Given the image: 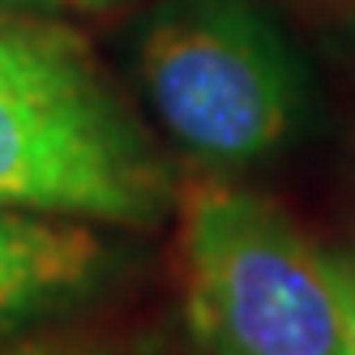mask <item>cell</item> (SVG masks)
I'll list each match as a JSON object with an SVG mask.
<instances>
[{"instance_id":"1","label":"cell","mask_w":355,"mask_h":355,"mask_svg":"<svg viewBox=\"0 0 355 355\" xmlns=\"http://www.w3.org/2000/svg\"><path fill=\"white\" fill-rule=\"evenodd\" d=\"M175 197L167 159L78 35L0 13V206L146 227Z\"/></svg>"},{"instance_id":"2","label":"cell","mask_w":355,"mask_h":355,"mask_svg":"<svg viewBox=\"0 0 355 355\" xmlns=\"http://www.w3.org/2000/svg\"><path fill=\"white\" fill-rule=\"evenodd\" d=\"M184 313L206 355H355L329 252L261 193L210 175L180 206Z\"/></svg>"},{"instance_id":"3","label":"cell","mask_w":355,"mask_h":355,"mask_svg":"<svg viewBox=\"0 0 355 355\" xmlns=\"http://www.w3.org/2000/svg\"><path fill=\"white\" fill-rule=\"evenodd\" d=\"M133 60L159 124L210 171L278 155L300 124L295 52L257 0H159Z\"/></svg>"},{"instance_id":"4","label":"cell","mask_w":355,"mask_h":355,"mask_svg":"<svg viewBox=\"0 0 355 355\" xmlns=\"http://www.w3.org/2000/svg\"><path fill=\"white\" fill-rule=\"evenodd\" d=\"M107 266L112 248L94 223L0 206V338L90 295Z\"/></svg>"},{"instance_id":"5","label":"cell","mask_w":355,"mask_h":355,"mask_svg":"<svg viewBox=\"0 0 355 355\" xmlns=\"http://www.w3.org/2000/svg\"><path fill=\"white\" fill-rule=\"evenodd\" d=\"M0 355H112V347L94 338H21V343H5Z\"/></svg>"},{"instance_id":"6","label":"cell","mask_w":355,"mask_h":355,"mask_svg":"<svg viewBox=\"0 0 355 355\" xmlns=\"http://www.w3.org/2000/svg\"><path fill=\"white\" fill-rule=\"evenodd\" d=\"M329 252V266H334V278H338V291H343V304H347V321H351V351H355V240L338 244V248H325Z\"/></svg>"},{"instance_id":"7","label":"cell","mask_w":355,"mask_h":355,"mask_svg":"<svg viewBox=\"0 0 355 355\" xmlns=\"http://www.w3.org/2000/svg\"><path fill=\"white\" fill-rule=\"evenodd\" d=\"M69 0H0V13H52Z\"/></svg>"},{"instance_id":"8","label":"cell","mask_w":355,"mask_h":355,"mask_svg":"<svg viewBox=\"0 0 355 355\" xmlns=\"http://www.w3.org/2000/svg\"><path fill=\"white\" fill-rule=\"evenodd\" d=\"M69 5H82V9H112V5H124V0H69Z\"/></svg>"}]
</instances>
